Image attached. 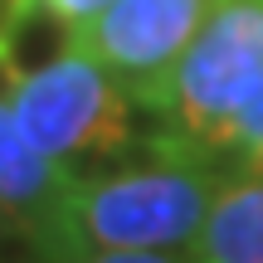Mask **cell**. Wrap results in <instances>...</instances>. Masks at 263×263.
Returning a JSON list of instances; mask_svg holds the SVG:
<instances>
[{"label": "cell", "mask_w": 263, "mask_h": 263, "mask_svg": "<svg viewBox=\"0 0 263 263\" xmlns=\"http://www.w3.org/2000/svg\"><path fill=\"white\" fill-rule=\"evenodd\" d=\"M234 166L224 156L156 127L122 166L83 176L73 185L59 229V263H78L88 254H156L195 244Z\"/></svg>", "instance_id": "obj_1"}, {"label": "cell", "mask_w": 263, "mask_h": 263, "mask_svg": "<svg viewBox=\"0 0 263 263\" xmlns=\"http://www.w3.org/2000/svg\"><path fill=\"white\" fill-rule=\"evenodd\" d=\"M10 112L44 156H54L78 180L122 166L156 132L137 122V112H146V107L132 103L127 88L73 39L49 64L29 68L15 83Z\"/></svg>", "instance_id": "obj_2"}, {"label": "cell", "mask_w": 263, "mask_h": 263, "mask_svg": "<svg viewBox=\"0 0 263 263\" xmlns=\"http://www.w3.org/2000/svg\"><path fill=\"white\" fill-rule=\"evenodd\" d=\"M263 88V0H215L171 78L161 132L229 161V132Z\"/></svg>", "instance_id": "obj_3"}, {"label": "cell", "mask_w": 263, "mask_h": 263, "mask_svg": "<svg viewBox=\"0 0 263 263\" xmlns=\"http://www.w3.org/2000/svg\"><path fill=\"white\" fill-rule=\"evenodd\" d=\"M215 0H112L73 44H83L151 117L166 112L176 64L210 20Z\"/></svg>", "instance_id": "obj_4"}, {"label": "cell", "mask_w": 263, "mask_h": 263, "mask_svg": "<svg viewBox=\"0 0 263 263\" xmlns=\"http://www.w3.org/2000/svg\"><path fill=\"white\" fill-rule=\"evenodd\" d=\"M73 185L78 176L64 171L54 156H44L20 132L15 112L0 103V224L39 244L49 263H59V229H64Z\"/></svg>", "instance_id": "obj_5"}, {"label": "cell", "mask_w": 263, "mask_h": 263, "mask_svg": "<svg viewBox=\"0 0 263 263\" xmlns=\"http://www.w3.org/2000/svg\"><path fill=\"white\" fill-rule=\"evenodd\" d=\"M195 263H263V176H229L190 249Z\"/></svg>", "instance_id": "obj_6"}, {"label": "cell", "mask_w": 263, "mask_h": 263, "mask_svg": "<svg viewBox=\"0 0 263 263\" xmlns=\"http://www.w3.org/2000/svg\"><path fill=\"white\" fill-rule=\"evenodd\" d=\"M229 166H234V176H263V88L229 132Z\"/></svg>", "instance_id": "obj_7"}, {"label": "cell", "mask_w": 263, "mask_h": 263, "mask_svg": "<svg viewBox=\"0 0 263 263\" xmlns=\"http://www.w3.org/2000/svg\"><path fill=\"white\" fill-rule=\"evenodd\" d=\"M39 5H44L49 15L68 29V34H78V29H88L107 5H112V0H39Z\"/></svg>", "instance_id": "obj_8"}, {"label": "cell", "mask_w": 263, "mask_h": 263, "mask_svg": "<svg viewBox=\"0 0 263 263\" xmlns=\"http://www.w3.org/2000/svg\"><path fill=\"white\" fill-rule=\"evenodd\" d=\"M34 15H39V0H0V59H15L10 49Z\"/></svg>", "instance_id": "obj_9"}, {"label": "cell", "mask_w": 263, "mask_h": 263, "mask_svg": "<svg viewBox=\"0 0 263 263\" xmlns=\"http://www.w3.org/2000/svg\"><path fill=\"white\" fill-rule=\"evenodd\" d=\"M0 263H49V258H44L39 244H29L25 234H15V229L0 224Z\"/></svg>", "instance_id": "obj_10"}, {"label": "cell", "mask_w": 263, "mask_h": 263, "mask_svg": "<svg viewBox=\"0 0 263 263\" xmlns=\"http://www.w3.org/2000/svg\"><path fill=\"white\" fill-rule=\"evenodd\" d=\"M78 263H195V258L176 254V249H156V254H88Z\"/></svg>", "instance_id": "obj_11"}]
</instances>
